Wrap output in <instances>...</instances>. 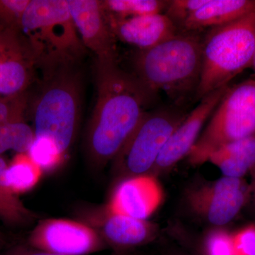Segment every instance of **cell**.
I'll return each instance as SVG.
<instances>
[{
  "label": "cell",
  "instance_id": "f1b7e54d",
  "mask_svg": "<svg viewBox=\"0 0 255 255\" xmlns=\"http://www.w3.org/2000/svg\"><path fill=\"white\" fill-rule=\"evenodd\" d=\"M11 245L7 236L0 231V255Z\"/></svg>",
  "mask_w": 255,
  "mask_h": 255
},
{
  "label": "cell",
  "instance_id": "277c9868",
  "mask_svg": "<svg viewBox=\"0 0 255 255\" xmlns=\"http://www.w3.org/2000/svg\"><path fill=\"white\" fill-rule=\"evenodd\" d=\"M74 66L43 76L31 105L35 137L53 142L65 157L76 137L81 113V77Z\"/></svg>",
  "mask_w": 255,
  "mask_h": 255
},
{
  "label": "cell",
  "instance_id": "83f0119b",
  "mask_svg": "<svg viewBox=\"0 0 255 255\" xmlns=\"http://www.w3.org/2000/svg\"><path fill=\"white\" fill-rule=\"evenodd\" d=\"M1 255H61L50 253V252L43 251L41 250L36 249L30 246L27 243H17V244H11ZM110 255H127L113 253Z\"/></svg>",
  "mask_w": 255,
  "mask_h": 255
},
{
  "label": "cell",
  "instance_id": "2e32d148",
  "mask_svg": "<svg viewBox=\"0 0 255 255\" xmlns=\"http://www.w3.org/2000/svg\"><path fill=\"white\" fill-rule=\"evenodd\" d=\"M255 11V0H208L186 20L179 32L202 33L237 21Z\"/></svg>",
  "mask_w": 255,
  "mask_h": 255
},
{
  "label": "cell",
  "instance_id": "e0dca14e",
  "mask_svg": "<svg viewBox=\"0 0 255 255\" xmlns=\"http://www.w3.org/2000/svg\"><path fill=\"white\" fill-rule=\"evenodd\" d=\"M211 162L224 177L241 178L255 167V136L229 142L210 155Z\"/></svg>",
  "mask_w": 255,
  "mask_h": 255
},
{
  "label": "cell",
  "instance_id": "8992f818",
  "mask_svg": "<svg viewBox=\"0 0 255 255\" xmlns=\"http://www.w3.org/2000/svg\"><path fill=\"white\" fill-rule=\"evenodd\" d=\"M255 136V79L228 87L187 156L189 163L208 162L216 149Z\"/></svg>",
  "mask_w": 255,
  "mask_h": 255
},
{
  "label": "cell",
  "instance_id": "ba28073f",
  "mask_svg": "<svg viewBox=\"0 0 255 255\" xmlns=\"http://www.w3.org/2000/svg\"><path fill=\"white\" fill-rule=\"evenodd\" d=\"M250 185L243 179L224 177L191 188L186 194L193 214L216 226L233 221L251 196Z\"/></svg>",
  "mask_w": 255,
  "mask_h": 255
},
{
  "label": "cell",
  "instance_id": "5b68a950",
  "mask_svg": "<svg viewBox=\"0 0 255 255\" xmlns=\"http://www.w3.org/2000/svg\"><path fill=\"white\" fill-rule=\"evenodd\" d=\"M255 47V11L211 28L202 37V68L195 100L223 87L251 68Z\"/></svg>",
  "mask_w": 255,
  "mask_h": 255
},
{
  "label": "cell",
  "instance_id": "4dcf8cb0",
  "mask_svg": "<svg viewBox=\"0 0 255 255\" xmlns=\"http://www.w3.org/2000/svg\"><path fill=\"white\" fill-rule=\"evenodd\" d=\"M251 68L253 70V79H255V53L254 57H253V64H252Z\"/></svg>",
  "mask_w": 255,
  "mask_h": 255
},
{
  "label": "cell",
  "instance_id": "ffe728a7",
  "mask_svg": "<svg viewBox=\"0 0 255 255\" xmlns=\"http://www.w3.org/2000/svg\"><path fill=\"white\" fill-rule=\"evenodd\" d=\"M102 6L107 14L118 18L164 14L168 1L164 0H105Z\"/></svg>",
  "mask_w": 255,
  "mask_h": 255
},
{
  "label": "cell",
  "instance_id": "5bb4252c",
  "mask_svg": "<svg viewBox=\"0 0 255 255\" xmlns=\"http://www.w3.org/2000/svg\"><path fill=\"white\" fill-rule=\"evenodd\" d=\"M163 200V191L152 174L122 178L106 207L114 214L147 220L157 211Z\"/></svg>",
  "mask_w": 255,
  "mask_h": 255
},
{
  "label": "cell",
  "instance_id": "3957f363",
  "mask_svg": "<svg viewBox=\"0 0 255 255\" xmlns=\"http://www.w3.org/2000/svg\"><path fill=\"white\" fill-rule=\"evenodd\" d=\"M20 31L43 76L75 65L85 54L67 0H30Z\"/></svg>",
  "mask_w": 255,
  "mask_h": 255
},
{
  "label": "cell",
  "instance_id": "30bf717a",
  "mask_svg": "<svg viewBox=\"0 0 255 255\" xmlns=\"http://www.w3.org/2000/svg\"><path fill=\"white\" fill-rule=\"evenodd\" d=\"M79 221L97 232L107 248L114 253L127 255V251L147 244L157 234L155 225L147 221L114 214L106 206L80 208Z\"/></svg>",
  "mask_w": 255,
  "mask_h": 255
},
{
  "label": "cell",
  "instance_id": "4316f807",
  "mask_svg": "<svg viewBox=\"0 0 255 255\" xmlns=\"http://www.w3.org/2000/svg\"><path fill=\"white\" fill-rule=\"evenodd\" d=\"M236 255H255V225H250L233 235Z\"/></svg>",
  "mask_w": 255,
  "mask_h": 255
},
{
  "label": "cell",
  "instance_id": "1f68e13d",
  "mask_svg": "<svg viewBox=\"0 0 255 255\" xmlns=\"http://www.w3.org/2000/svg\"><path fill=\"white\" fill-rule=\"evenodd\" d=\"M165 255H187L186 254H184V253H179V252H168V253H166Z\"/></svg>",
  "mask_w": 255,
  "mask_h": 255
},
{
  "label": "cell",
  "instance_id": "7402d4cb",
  "mask_svg": "<svg viewBox=\"0 0 255 255\" xmlns=\"http://www.w3.org/2000/svg\"><path fill=\"white\" fill-rule=\"evenodd\" d=\"M27 153L43 172L55 170L65 158V156L53 142L38 137H35Z\"/></svg>",
  "mask_w": 255,
  "mask_h": 255
},
{
  "label": "cell",
  "instance_id": "6da1fadb",
  "mask_svg": "<svg viewBox=\"0 0 255 255\" xmlns=\"http://www.w3.org/2000/svg\"><path fill=\"white\" fill-rule=\"evenodd\" d=\"M97 100L86 133L90 162L102 168L112 162L142 118L157 95L118 63L96 62Z\"/></svg>",
  "mask_w": 255,
  "mask_h": 255
},
{
  "label": "cell",
  "instance_id": "f546056e",
  "mask_svg": "<svg viewBox=\"0 0 255 255\" xmlns=\"http://www.w3.org/2000/svg\"><path fill=\"white\" fill-rule=\"evenodd\" d=\"M251 174V184H250V188H251V194L254 199L255 202V167L252 169Z\"/></svg>",
  "mask_w": 255,
  "mask_h": 255
},
{
  "label": "cell",
  "instance_id": "7a4b0ae2",
  "mask_svg": "<svg viewBox=\"0 0 255 255\" xmlns=\"http://www.w3.org/2000/svg\"><path fill=\"white\" fill-rule=\"evenodd\" d=\"M201 33L179 32L157 46L137 50L134 75L151 92H163L175 105L195 99L202 68Z\"/></svg>",
  "mask_w": 255,
  "mask_h": 255
},
{
  "label": "cell",
  "instance_id": "d4e9b609",
  "mask_svg": "<svg viewBox=\"0 0 255 255\" xmlns=\"http://www.w3.org/2000/svg\"><path fill=\"white\" fill-rule=\"evenodd\" d=\"M30 0H0V30L20 29L21 18Z\"/></svg>",
  "mask_w": 255,
  "mask_h": 255
},
{
  "label": "cell",
  "instance_id": "603a6c76",
  "mask_svg": "<svg viewBox=\"0 0 255 255\" xmlns=\"http://www.w3.org/2000/svg\"><path fill=\"white\" fill-rule=\"evenodd\" d=\"M27 91L0 98V125L13 122H26L29 105Z\"/></svg>",
  "mask_w": 255,
  "mask_h": 255
},
{
  "label": "cell",
  "instance_id": "44dd1931",
  "mask_svg": "<svg viewBox=\"0 0 255 255\" xmlns=\"http://www.w3.org/2000/svg\"><path fill=\"white\" fill-rule=\"evenodd\" d=\"M35 139V133L31 126L26 122L0 125V155L7 151L17 153H26Z\"/></svg>",
  "mask_w": 255,
  "mask_h": 255
},
{
  "label": "cell",
  "instance_id": "52a82bcc",
  "mask_svg": "<svg viewBox=\"0 0 255 255\" xmlns=\"http://www.w3.org/2000/svg\"><path fill=\"white\" fill-rule=\"evenodd\" d=\"M186 116L172 108L147 112L112 160L114 173L122 178L150 174L166 142Z\"/></svg>",
  "mask_w": 255,
  "mask_h": 255
},
{
  "label": "cell",
  "instance_id": "7c38bea8",
  "mask_svg": "<svg viewBox=\"0 0 255 255\" xmlns=\"http://www.w3.org/2000/svg\"><path fill=\"white\" fill-rule=\"evenodd\" d=\"M67 2L82 43L96 55V62L118 63L117 38L110 27L102 1L67 0Z\"/></svg>",
  "mask_w": 255,
  "mask_h": 255
},
{
  "label": "cell",
  "instance_id": "4fadbf2b",
  "mask_svg": "<svg viewBox=\"0 0 255 255\" xmlns=\"http://www.w3.org/2000/svg\"><path fill=\"white\" fill-rule=\"evenodd\" d=\"M36 68L20 29L0 30V98L27 91Z\"/></svg>",
  "mask_w": 255,
  "mask_h": 255
},
{
  "label": "cell",
  "instance_id": "8fae6325",
  "mask_svg": "<svg viewBox=\"0 0 255 255\" xmlns=\"http://www.w3.org/2000/svg\"><path fill=\"white\" fill-rule=\"evenodd\" d=\"M228 87L229 85L206 95L190 113L187 114L166 142L150 174L155 176V174L170 170L179 161L189 155Z\"/></svg>",
  "mask_w": 255,
  "mask_h": 255
},
{
  "label": "cell",
  "instance_id": "ac0fdd59",
  "mask_svg": "<svg viewBox=\"0 0 255 255\" xmlns=\"http://www.w3.org/2000/svg\"><path fill=\"white\" fill-rule=\"evenodd\" d=\"M7 165L4 157L0 155V219L9 226H25L33 222L36 215L23 204L8 186L5 179Z\"/></svg>",
  "mask_w": 255,
  "mask_h": 255
},
{
  "label": "cell",
  "instance_id": "484cf974",
  "mask_svg": "<svg viewBox=\"0 0 255 255\" xmlns=\"http://www.w3.org/2000/svg\"><path fill=\"white\" fill-rule=\"evenodd\" d=\"M207 2L208 0H170L164 14L175 23L179 30L186 20Z\"/></svg>",
  "mask_w": 255,
  "mask_h": 255
},
{
  "label": "cell",
  "instance_id": "9a60e30c",
  "mask_svg": "<svg viewBox=\"0 0 255 255\" xmlns=\"http://www.w3.org/2000/svg\"><path fill=\"white\" fill-rule=\"evenodd\" d=\"M106 16L116 38L137 50L148 49L179 33L175 23L164 13L127 18Z\"/></svg>",
  "mask_w": 255,
  "mask_h": 255
},
{
  "label": "cell",
  "instance_id": "9c48e42d",
  "mask_svg": "<svg viewBox=\"0 0 255 255\" xmlns=\"http://www.w3.org/2000/svg\"><path fill=\"white\" fill-rule=\"evenodd\" d=\"M26 243L61 255H90L108 248L100 235L86 223L65 219L38 221Z\"/></svg>",
  "mask_w": 255,
  "mask_h": 255
},
{
  "label": "cell",
  "instance_id": "d6986e66",
  "mask_svg": "<svg viewBox=\"0 0 255 255\" xmlns=\"http://www.w3.org/2000/svg\"><path fill=\"white\" fill-rule=\"evenodd\" d=\"M43 172L27 152L17 153L8 164L5 179L16 195L32 190L41 180Z\"/></svg>",
  "mask_w": 255,
  "mask_h": 255
},
{
  "label": "cell",
  "instance_id": "cb8c5ba5",
  "mask_svg": "<svg viewBox=\"0 0 255 255\" xmlns=\"http://www.w3.org/2000/svg\"><path fill=\"white\" fill-rule=\"evenodd\" d=\"M204 255H236L233 235L216 228L206 235L203 243Z\"/></svg>",
  "mask_w": 255,
  "mask_h": 255
}]
</instances>
